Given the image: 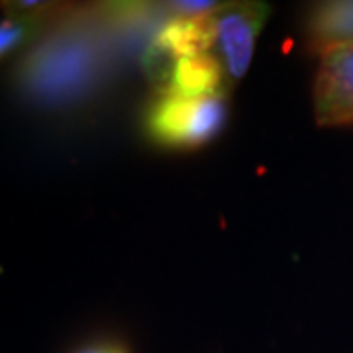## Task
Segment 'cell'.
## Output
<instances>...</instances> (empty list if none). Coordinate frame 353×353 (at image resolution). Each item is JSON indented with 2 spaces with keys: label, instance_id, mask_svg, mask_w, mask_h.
I'll list each match as a JSON object with an SVG mask.
<instances>
[{
  "label": "cell",
  "instance_id": "6da1fadb",
  "mask_svg": "<svg viewBox=\"0 0 353 353\" xmlns=\"http://www.w3.org/2000/svg\"><path fill=\"white\" fill-rule=\"evenodd\" d=\"M112 34L118 30L104 6L99 12H77L57 22L22 63V88L53 106L87 97L108 69Z\"/></svg>",
  "mask_w": 353,
  "mask_h": 353
},
{
  "label": "cell",
  "instance_id": "7a4b0ae2",
  "mask_svg": "<svg viewBox=\"0 0 353 353\" xmlns=\"http://www.w3.org/2000/svg\"><path fill=\"white\" fill-rule=\"evenodd\" d=\"M226 118V94L204 99L161 94L148 114V132L167 148H199L220 134Z\"/></svg>",
  "mask_w": 353,
  "mask_h": 353
},
{
  "label": "cell",
  "instance_id": "3957f363",
  "mask_svg": "<svg viewBox=\"0 0 353 353\" xmlns=\"http://www.w3.org/2000/svg\"><path fill=\"white\" fill-rule=\"evenodd\" d=\"M269 6L263 2H228L214 12L216 46L226 75L238 81L252 63L255 39L269 18Z\"/></svg>",
  "mask_w": 353,
  "mask_h": 353
},
{
  "label": "cell",
  "instance_id": "277c9868",
  "mask_svg": "<svg viewBox=\"0 0 353 353\" xmlns=\"http://www.w3.org/2000/svg\"><path fill=\"white\" fill-rule=\"evenodd\" d=\"M318 126H353V46L322 55L314 81Z\"/></svg>",
  "mask_w": 353,
  "mask_h": 353
},
{
  "label": "cell",
  "instance_id": "5b68a950",
  "mask_svg": "<svg viewBox=\"0 0 353 353\" xmlns=\"http://www.w3.org/2000/svg\"><path fill=\"white\" fill-rule=\"evenodd\" d=\"M226 69L222 61L210 55H192L183 57L171 65V73L161 88V94L183 97V99H204L218 97L224 92Z\"/></svg>",
  "mask_w": 353,
  "mask_h": 353
},
{
  "label": "cell",
  "instance_id": "8992f818",
  "mask_svg": "<svg viewBox=\"0 0 353 353\" xmlns=\"http://www.w3.org/2000/svg\"><path fill=\"white\" fill-rule=\"evenodd\" d=\"M308 50L316 55L353 46V0L320 2L308 14Z\"/></svg>",
  "mask_w": 353,
  "mask_h": 353
},
{
  "label": "cell",
  "instance_id": "52a82bcc",
  "mask_svg": "<svg viewBox=\"0 0 353 353\" xmlns=\"http://www.w3.org/2000/svg\"><path fill=\"white\" fill-rule=\"evenodd\" d=\"M39 22H41V18L38 14H22L16 18L2 20V26H0V53H2V57H6L14 50H18L26 39L36 32Z\"/></svg>",
  "mask_w": 353,
  "mask_h": 353
},
{
  "label": "cell",
  "instance_id": "ba28073f",
  "mask_svg": "<svg viewBox=\"0 0 353 353\" xmlns=\"http://www.w3.org/2000/svg\"><path fill=\"white\" fill-rule=\"evenodd\" d=\"M79 353H128L122 345L118 343H99V345H90L87 350Z\"/></svg>",
  "mask_w": 353,
  "mask_h": 353
}]
</instances>
